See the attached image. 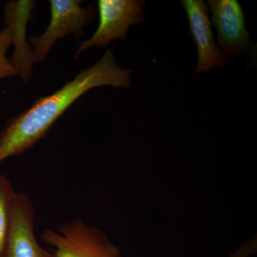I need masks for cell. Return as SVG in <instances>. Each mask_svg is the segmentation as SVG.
Instances as JSON below:
<instances>
[{
    "mask_svg": "<svg viewBox=\"0 0 257 257\" xmlns=\"http://www.w3.org/2000/svg\"><path fill=\"white\" fill-rule=\"evenodd\" d=\"M182 3L197 46V73L224 67L227 61L214 42L206 3L202 0H182Z\"/></svg>",
    "mask_w": 257,
    "mask_h": 257,
    "instance_id": "cell-7",
    "label": "cell"
},
{
    "mask_svg": "<svg viewBox=\"0 0 257 257\" xmlns=\"http://www.w3.org/2000/svg\"><path fill=\"white\" fill-rule=\"evenodd\" d=\"M131 74V71L118 65L111 50H106L100 60L81 71L73 80L53 94L39 98L28 110L8 121L0 134V164L38 143L56 120L84 93L101 86L128 88Z\"/></svg>",
    "mask_w": 257,
    "mask_h": 257,
    "instance_id": "cell-1",
    "label": "cell"
},
{
    "mask_svg": "<svg viewBox=\"0 0 257 257\" xmlns=\"http://www.w3.org/2000/svg\"><path fill=\"white\" fill-rule=\"evenodd\" d=\"M208 5L217 32V46L223 55L233 57L245 53L249 48L250 36L239 3L236 0H210Z\"/></svg>",
    "mask_w": 257,
    "mask_h": 257,
    "instance_id": "cell-6",
    "label": "cell"
},
{
    "mask_svg": "<svg viewBox=\"0 0 257 257\" xmlns=\"http://www.w3.org/2000/svg\"><path fill=\"white\" fill-rule=\"evenodd\" d=\"M15 192L11 181L0 174V257L9 230L10 210Z\"/></svg>",
    "mask_w": 257,
    "mask_h": 257,
    "instance_id": "cell-9",
    "label": "cell"
},
{
    "mask_svg": "<svg viewBox=\"0 0 257 257\" xmlns=\"http://www.w3.org/2000/svg\"><path fill=\"white\" fill-rule=\"evenodd\" d=\"M50 25L42 35L32 37L35 62H43L52 47L59 39L73 34L76 39L82 38L84 25L92 20L94 8L81 7V0H50Z\"/></svg>",
    "mask_w": 257,
    "mask_h": 257,
    "instance_id": "cell-3",
    "label": "cell"
},
{
    "mask_svg": "<svg viewBox=\"0 0 257 257\" xmlns=\"http://www.w3.org/2000/svg\"><path fill=\"white\" fill-rule=\"evenodd\" d=\"M11 45V34L9 28L5 27L0 30V79L18 75V71L6 56Z\"/></svg>",
    "mask_w": 257,
    "mask_h": 257,
    "instance_id": "cell-10",
    "label": "cell"
},
{
    "mask_svg": "<svg viewBox=\"0 0 257 257\" xmlns=\"http://www.w3.org/2000/svg\"><path fill=\"white\" fill-rule=\"evenodd\" d=\"M35 212L31 199L15 192L10 210L9 230L1 257H55L43 247L35 234Z\"/></svg>",
    "mask_w": 257,
    "mask_h": 257,
    "instance_id": "cell-5",
    "label": "cell"
},
{
    "mask_svg": "<svg viewBox=\"0 0 257 257\" xmlns=\"http://www.w3.org/2000/svg\"><path fill=\"white\" fill-rule=\"evenodd\" d=\"M97 5L98 28L90 38L79 42L75 57L92 47L101 48L112 40H124L128 28L145 18V2L142 0H99Z\"/></svg>",
    "mask_w": 257,
    "mask_h": 257,
    "instance_id": "cell-4",
    "label": "cell"
},
{
    "mask_svg": "<svg viewBox=\"0 0 257 257\" xmlns=\"http://www.w3.org/2000/svg\"><path fill=\"white\" fill-rule=\"evenodd\" d=\"M35 6L36 3L30 0L10 1L5 5V23L11 34L12 45H14L10 60L25 82L32 78V67L36 62L33 50L26 40L27 24L32 19V12Z\"/></svg>",
    "mask_w": 257,
    "mask_h": 257,
    "instance_id": "cell-8",
    "label": "cell"
},
{
    "mask_svg": "<svg viewBox=\"0 0 257 257\" xmlns=\"http://www.w3.org/2000/svg\"><path fill=\"white\" fill-rule=\"evenodd\" d=\"M40 237L53 247L55 257H121L104 233L81 219L64 223L57 230H44Z\"/></svg>",
    "mask_w": 257,
    "mask_h": 257,
    "instance_id": "cell-2",
    "label": "cell"
}]
</instances>
